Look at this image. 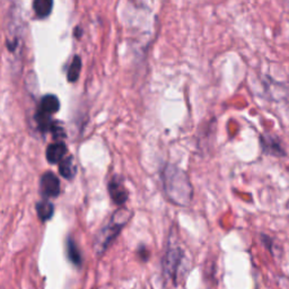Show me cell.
<instances>
[{
	"mask_svg": "<svg viewBox=\"0 0 289 289\" xmlns=\"http://www.w3.org/2000/svg\"><path fill=\"white\" fill-rule=\"evenodd\" d=\"M162 183L166 198L173 205L185 207L193 198V188L188 174L174 164H167L162 172Z\"/></svg>",
	"mask_w": 289,
	"mask_h": 289,
	"instance_id": "6da1fadb",
	"label": "cell"
},
{
	"mask_svg": "<svg viewBox=\"0 0 289 289\" xmlns=\"http://www.w3.org/2000/svg\"><path fill=\"white\" fill-rule=\"evenodd\" d=\"M131 211H129L128 209H119L115 211V214L111 217L110 221L103 227L95 237L94 250L97 256L104 254L108 246L121 233L122 228L126 226L129 219L131 218Z\"/></svg>",
	"mask_w": 289,
	"mask_h": 289,
	"instance_id": "7a4b0ae2",
	"label": "cell"
},
{
	"mask_svg": "<svg viewBox=\"0 0 289 289\" xmlns=\"http://www.w3.org/2000/svg\"><path fill=\"white\" fill-rule=\"evenodd\" d=\"M184 259V251L179 246H169L162 261L163 276L167 281L177 283L178 271Z\"/></svg>",
	"mask_w": 289,
	"mask_h": 289,
	"instance_id": "3957f363",
	"label": "cell"
},
{
	"mask_svg": "<svg viewBox=\"0 0 289 289\" xmlns=\"http://www.w3.org/2000/svg\"><path fill=\"white\" fill-rule=\"evenodd\" d=\"M260 144L262 152L266 155L273 157L286 156L285 147L279 138L271 133H263L260 138Z\"/></svg>",
	"mask_w": 289,
	"mask_h": 289,
	"instance_id": "277c9868",
	"label": "cell"
},
{
	"mask_svg": "<svg viewBox=\"0 0 289 289\" xmlns=\"http://www.w3.org/2000/svg\"><path fill=\"white\" fill-rule=\"evenodd\" d=\"M41 192L45 199L56 198L60 194V181L58 177L52 172H45L41 177L40 181Z\"/></svg>",
	"mask_w": 289,
	"mask_h": 289,
	"instance_id": "5b68a950",
	"label": "cell"
},
{
	"mask_svg": "<svg viewBox=\"0 0 289 289\" xmlns=\"http://www.w3.org/2000/svg\"><path fill=\"white\" fill-rule=\"evenodd\" d=\"M107 190L113 203L118 206H122L128 200V190L126 189L123 181L120 177H113L107 184Z\"/></svg>",
	"mask_w": 289,
	"mask_h": 289,
	"instance_id": "8992f818",
	"label": "cell"
},
{
	"mask_svg": "<svg viewBox=\"0 0 289 289\" xmlns=\"http://www.w3.org/2000/svg\"><path fill=\"white\" fill-rule=\"evenodd\" d=\"M67 154V146L64 141H54L46 148V161L50 164H59Z\"/></svg>",
	"mask_w": 289,
	"mask_h": 289,
	"instance_id": "52a82bcc",
	"label": "cell"
},
{
	"mask_svg": "<svg viewBox=\"0 0 289 289\" xmlns=\"http://www.w3.org/2000/svg\"><path fill=\"white\" fill-rule=\"evenodd\" d=\"M59 108H60V101L58 97L52 94H48L43 96L42 100H41L38 112L52 117L59 111Z\"/></svg>",
	"mask_w": 289,
	"mask_h": 289,
	"instance_id": "ba28073f",
	"label": "cell"
},
{
	"mask_svg": "<svg viewBox=\"0 0 289 289\" xmlns=\"http://www.w3.org/2000/svg\"><path fill=\"white\" fill-rule=\"evenodd\" d=\"M66 252H67V256H68L69 261L75 265L76 267H80L82 263V257H81V253L77 246L76 242L74 241V239L71 237H68V240L66 242Z\"/></svg>",
	"mask_w": 289,
	"mask_h": 289,
	"instance_id": "9c48e42d",
	"label": "cell"
},
{
	"mask_svg": "<svg viewBox=\"0 0 289 289\" xmlns=\"http://www.w3.org/2000/svg\"><path fill=\"white\" fill-rule=\"evenodd\" d=\"M35 209H36V213H38V217L42 221L50 220L51 218H52L53 214H54V206L48 199L39 201V203L35 206Z\"/></svg>",
	"mask_w": 289,
	"mask_h": 289,
	"instance_id": "30bf717a",
	"label": "cell"
},
{
	"mask_svg": "<svg viewBox=\"0 0 289 289\" xmlns=\"http://www.w3.org/2000/svg\"><path fill=\"white\" fill-rule=\"evenodd\" d=\"M33 9L39 18H46L52 13L53 0H33Z\"/></svg>",
	"mask_w": 289,
	"mask_h": 289,
	"instance_id": "8fae6325",
	"label": "cell"
},
{
	"mask_svg": "<svg viewBox=\"0 0 289 289\" xmlns=\"http://www.w3.org/2000/svg\"><path fill=\"white\" fill-rule=\"evenodd\" d=\"M59 173L61 174V177H64L67 180H70L74 178V175L76 173V167L74 165V157L68 156L64 157L59 162Z\"/></svg>",
	"mask_w": 289,
	"mask_h": 289,
	"instance_id": "7c38bea8",
	"label": "cell"
},
{
	"mask_svg": "<svg viewBox=\"0 0 289 289\" xmlns=\"http://www.w3.org/2000/svg\"><path fill=\"white\" fill-rule=\"evenodd\" d=\"M80 70H81V59L78 55H76L74 59H72L70 67L67 72V79L70 82H75L78 80L80 76Z\"/></svg>",
	"mask_w": 289,
	"mask_h": 289,
	"instance_id": "4fadbf2b",
	"label": "cell"
},
{
	"mask_svg": "<svg viewBox=\"0 0 289 289\" xmlns=\"http://www.w3.org/2000/svg\"><path fill=\"white\" fill-rule=\"evenodd\" d=\"M138 253H139V257H140L142 261H147L148 260L149 252L146 249H144V247H141V249H140V247H139Z\"/></svg>",
	"mask_w": 289,
	"mask_h": 289,
	"instance_id": "5bb4252c",
	"label": "cell"
},
{
	"mask_svg": "<svg viewBox=\"0 0 289 289\" xmlns=\"http://www.w3.org/2000/svg\"><path fill=\"white\" fill-rule=\"evenodd\" d=\"M75 35H76L77 39L80 38V36H81V30H80V27H76V30H75Z\"/></svg>",
	"mask_w": 289,
	"mask_h": 289,
	"instance_id": "9a60e30c",
	"label": "cell"
}]
</instances>
